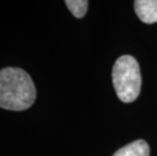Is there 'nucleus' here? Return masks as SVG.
<instances>
[{
  "instance_id": "obj_1",
  "label": "nucleus",
  "mask_w": 157,
  "mask_h": 156,
  "mask_svg": "<svg viewBox=\"0 0 157 156\" xmlns=\"http://www.w3.org/2000/svg\"><path fill=\"white\" fill-rule=\"evenodd\" d=\"M36 97V86L29 73L16 67L0 70V108L7 111H25L32 107Z\"/></svg>"
},
{
  "instance_id": "obj_2",
  "label": "nucleus",
  "mask_w": 157,
  "mask_h": 156,
  "mask_svg": "<svg viewBox=\"0 0 157 156\" xmlns=\"http://www.w3.org/2000/svg\"><path fill=\"white\" fill-rule=\"evenodd\" d=\"M113 84L118 97L123 102H132L141 90V72L133 56L124 55L116 61L112 72Z\"/></svg>"
},
{
  "instance_id": "obj_3",
  "label": "nucleus",
  "mask_w": 157,
  "mask_h": 156,
  "mask_svg": "<svg viewBox=\"0 0 157 156\" xmlns=\"http://www.w3.org/2000/svg\"><path fill=\"white\" fill-rule=\"evenodd\" d=\"M134 8L136 14L144 24L157 22V0H136Z\"/></svg>"
},
{
  "instance_id": "obj_4",
  "label": "nucleus",
  "mask_w": 157,
  "mask_h": 156,
  "mask_svg": "<svg viewBox=\"0 0 157 156\" xmlns=\"http://www.w3.org/2000/svg\"><path fill=\"white\" fill-rule=\"evenodd\" d=\"M149 146L144 140H137L119 149L113 156H149Z\"/></svg>"
},
{
  "instance_id": "obj_5",
  "label": "nucleus",
  "mask_w": 157,
  "mask_h": 156,
  "mask_svg": "<svg viewBox=\"0 0 157 156\" xmlns=\"http://www.w3.org/2000/svg\"><path fill=\"white\" fill-rule=\"evenodd\" d=\"M66 6L75 17L82 18L86 14L88 8L87 0H66Z\"/></svg>"
}]
</instances>
